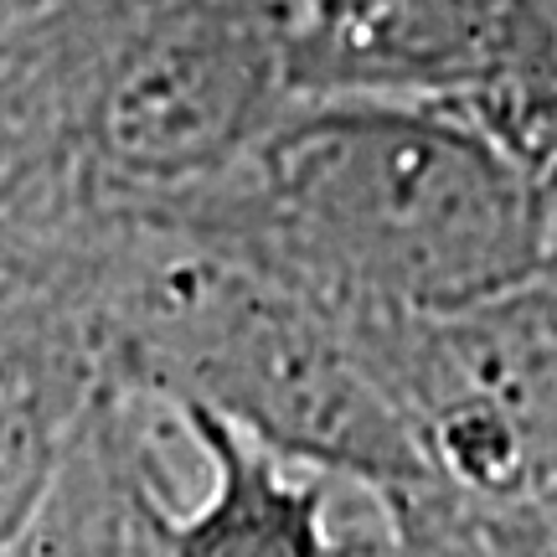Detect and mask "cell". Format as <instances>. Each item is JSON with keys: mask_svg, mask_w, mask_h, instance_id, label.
Returning <instances> with one entry per match:
<instances>
[{"mask_svg": "<svg viewBox=\"0 0 557 557\" xmlns=\"http://www.w3.org/2000/svg\"><path fill=\"white\" fill-rule=\"evenodd\" d=\"M21 284H26L21 274H0V320L11 315V305H16V295H21Z\"/></svg>", "mask_w": 557, "mask_h": 557, "instance_id": "cell-9", "label": "cell"}, {"mask_svg": "<svg viewBox=\"0 0 557 557\" xmlns=\"http://www.w3.org/2000/svg\"><path fill=\"white\" fill-rule=\"evenodd\" d=\"M438 491L491 517H557V284L459 315L351 320Z\"/></svg>", "mask_w": 557, "mask_h": 557, "instance_id": "cell-4", "label": "cell"}, {"mask_svg": "<svg viewBox=\"0 0 557 557\" xmlns=\"http://www.w3.org/2000/svg\"><path fill=\"white\" fill-rule=\"evenodd\" d=\"M103 387L83 315L52 284L26 278L0 320V557L41 517Z\"/></svg>", "mask_w": 557, "mask_h": 557, "instance_id": "cell-5", "label": "cell"}, {"mask_svg": "<svg viewBox=\"0 0 557 557\" xmlns=\"http://www.w3.org/2000/svg\"><path fill=\"white\" fill-rule=\"evenodd\" d=\"M299 0H120L47 41L62 145L103 207H165L233 171L295 88Z\"/></svg>", "mask_w": 557, "mask_h": 557, "instance_id": "cell-3", "label": "cell"}, {"mask_svg": "<svg viewBox=\"0 0 557 557\" xmlns=\"http://www.w3.org/2000/svg\"><path fill=\"white\" fill-rule=\"evenodd\" d=\"M37 278L83 315L124 393L222 418L377 506L438 491L351 320L233 243L94 207Z\"/></svg>", "mask_w": 557, "mask_h": 557, "instance_id": "cell-2", "label": "cell"}, {"mask_svg": "<svg viewBox=\"0 0 557 557\" xmlns=\"http://www.w3.org/2000/svg\"><path fill=\"white\" fill-rule=\"evenodd\" d=\"M408 0H299V47H295V88L331 94L346 83L372 47H377Z\"/></svg>", "mask_w": 557, "mask_h": 557, "instance_id": "cell-8", "label": "cell"}, {"mask_svg": "<svg viewBox=\"0 0 557 557\" xmlns=\"http://www.w3.org/2000/svg\"><path fill=\"white\" fill-rule=\"evenodd\" d=\"M160 212L346 320L459 315L547 274L542 181L455 94H299L248 156Z\"/></svg>", "mask_w": 557, "mask_h": 557, "instance_id": "cell-1", "label": "cell"}, {"mask_svg": "<svg viewBox=\"0 0 557 557\" xmlns=\"http://www.w3.org/2000/svg\"><path fill=\"white\" fill-rule=\"evenodd\" d=\"M201 455V496L165 500V557H351L331 527L336 480L289 465L212 413H171Z\"/></svg>", "mask_w": 557, "mask_h": 557, "instance_id": "cell-6", "label": "cell"}, {"mask_svg": "<svg viewBox=\"0 0 557 557\" xmlns=\"http://www.w3.org/2000/svg\"><path fill=\"white\" fill-rule=\"evenodd\" d=\"M156 413L165 408L109 382L41 517L11 557H165L160 511L171 491L160 480Z\"/></svg>", "mask_w": 557, "mask_h": 557, "instance_id": "cell-7", "label": "cell"}]
</instances>
